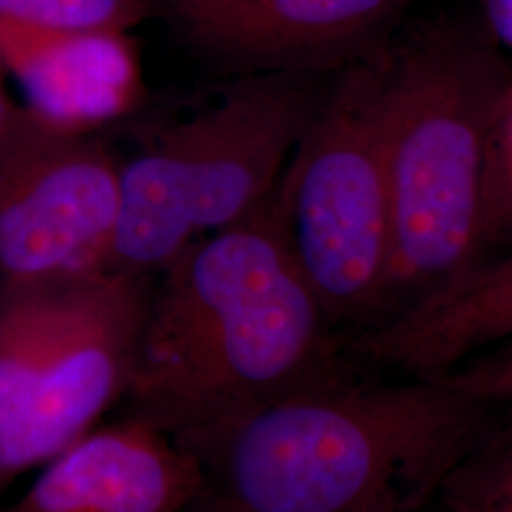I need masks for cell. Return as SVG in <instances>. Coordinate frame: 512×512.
Segmentation results:
<instances>
[{
	"instance_id": "cell-8",
	"label": "cell",
	"mask_w": 512,
	"mask_h": 512,
	"mask_svg": "<svg viewBox=\"0 0 512 512\" xmlns=\"http://www.w3.org/2000/svg\"><path fill=\"white\" fill-rule=\"evenodd\" d=\"M406 0H215L175 10L190 44L245 74H332L391 38Z\"/></svg>"
},
{
	"instance_id": "cell-4",
	"label": "cell",
	"mask_w": 512,
	"mask_h": 512,
	"mask_svg": "<svg viewBox=\"0 0 512 512\" xmlns=\"http://www.w3.org/2000/svg\"><path fill=\"white\" fill-rule=\"evenodd\" d=\"M150 298L105 270L0 277V494L126 399Z\"/></svg>"
},
{
	"instance_id": "cell-2",
	"label": "cell",
	"mask_w": 512,
	"mask_h": 512,
	"mask_svg": "<svg viewBox=\"0 0 512 512\" xmlns=\"http://www.w3.org/2000/svg\"><path fill=\"white\" fill-rule=\"evenodd\" d=\"M512 410L440 380L336 384L260 406L190 446L183 512H427Z\"/></svg>"
},
{
	"instance_id": "cell-7",
	"label": "cell",
	"mask_w": 512,
	"mask_h": 512,
	"mask_svg": "<svg viewBox=\"0 0 512 512\" xmlns=\"http://www.w3.org/2000/svg\"><path fill=\"white\" fill-rule=\"evenodd\" d=\"M120 167L90 131L57 126L25 107L0 154V277L42 281L101 270Z\"/></svg>"
},
{
	"instance_id": "cell-17",
	"label": "cell",
	"mask_w": 512,
	"mask_h": 512,
	"mask_svg": "<svg viewBox=\"0 0 512 512\" xmlns=\"http://www.w3.org/2000/svg\"><path fill=\"white\" fill-rule=\"evenodd\" d=\"M4 65H2V59H0V154L2 150L8 145V141L12 139L14 131L18 128L19 120L23 116V110L18 107L10 95L4 88Z\"/></svg>"
},
{
	"instance_id": "cell-15",
	"label": "cell",
	"mask_w": 512,
	"mask_h": 512,
	"mask_svg": "<svg viewBox=\"0 0 512 512\" xmlns=\"http://www.w3.org/2000/svg\"><path fill=\"white\" fill-rule=\"evenodd\" d=\"M433 380L452 385L480 401L512 410V340L476 355Z\"/></svg>"
},
{
	"instance_id": "cell-6",
	"label": "cell",
	"mask_w": 512,
	"mask_h": 512,
	"mask_svg": "<svg viewBox=\"0 0 512 512\" xmlns=\"http://www.w3.org/2000/svg\"><path fill=\"white\" fill-rule=\"evenodd\" d=\"M332 74H247L219 105L167 129L120 167L118 236L139 255L171 258L255 215Z\"/></svg>"
},
{
	"instance_id": "cell-16",
	"label": "cell",
	"mask_w": 512,
	"mask_h": 512,
	"mask_svg": "<svg viewBox=\"0 0 512 512\" xmlns=\"http://www.w3.org/2000/svg\"><path fill=\"white\" fill-rule=\"evenodd\" d=\"M482 27L495 44L512 54V0H480Z\"/></svg>"
},
{
	"instance_id": "cell-14",
	"label": "cell",
	"mask_w": 512,
	"mask_h": 512,
	"mask_svg": "<svg viewBox=\"0 0 512 512\" xmlns=\"http://www.w3.org/2000/svg\"><path fill=\"white\" fill-rule=\"evenodd\" d=\"M480 239L484 258L492 247L512 241V78L495 103L488 129Z\"/></svg>"
},
{
	"instance_id": "cell-11",
	"label": "cell",
	"mask_w": 512,
	"mask_h": 512,
	"mask_svg": "<svg viewBox=\"0 0 512 512\" xmlns=\"http://www.w3.org/2000/svg\"><path fill=\"white\" fill-rule=\"evenodd\" d=\"M0 59L27 95V109L63 128L92 133L143 95L128 33L50 31L0 18Z\"/></svg>"
},
{
	"instance_id": "cell-3",
	"label": "cell",
	"mask_w": 512,
	"mask_h": 512,
	"mask_svg": "<svg viewBox=\"0 0 512 512\" xmlns=\"http://www.w3.org/2000/svg\"><path fill=\"white\" fill-rule=\"evenodd\" d=\"M385 54L391 266L376 325L484 260L486 141L512 78L509 57L482 23L427 21L389 38Z\"/></svg>"
},
{
	"instance_id": "cell-19",
	"label": "cell",
	"mask_w": 512,
	"mask_h": 512,
	"mask_svg": "<svg viewBox=\"0 0 512 512\" xmlns=\"http://www.w3.org/2000/svg\"><path fill=\"white\" fill-rule=\"evenodd\" d=\"M427 512H429V511H427Z\"/></svg>"
},
{
	"instance_id": "cell-12",
	"label": "cell",
	"mask_w": 512,
	"mask_h": 512,
	"mask_svg": "<svg viewBox=\"0 0 512 512\" xmlns=\"http://www.w3.org/2000/svg\"><path fill=\"white\" fill-rule=\"evenodd\" d=\"M429 512H512V423L459 463Z\"/></svg>"
},
{
	"instance_id": "cell-13",
	"label": "cell",
	"mask_w": 512,
	"mask_h": 512,
	"mask_svg": "<svg viewBox=\"0 0 512 512\" xmlns=\"http://www.w3.org/2000/svg\"><path fill=\"white\" fill-rule=\"evenodd\" d=\"M148 8V0H0V18L50 31L128 33Z\"/></svg>"
},
{
	"instance_id": "cell-5",
	"label": "cell",
	"mask_w": 512,
	"mask_h": 512,
	"mask_svg": "<svg viewBox=\"0 0 512 512\" xmlns=\"http://www.w3.org/2000/svg\"><path fill=\"white\" fill-rule=\"evenodd\" d=\"M387 42L330 76L274 192L291 253L344 340L380 321L389 285Z\"/></svg>"
},
{
	"instance_id": "cell-18",
	"label": "cell",
	"mask_w": 512,
	"mask_h": 512,
	"mask_svg": "<svg viewBox=\"0 0 512 512\" xmlns=\"http://www.w3.org/2000/svg\"><path fill=\"white\" fill-rule=\"evenodd\" d=\"M207 2H215V0H175V10L190 8V6H200V4H207Z\"/></svg>"
},
{
	"instance_id": "cell-9",
	"label": "cell",
	"mask_w": 512,
	"mask_h": 512,
	"mask_svg": "<svg viewBox=\"0 0 512 512\" xmlns=\"http://www.w3.org/2000/svg\"><path fill=\"white\" fill-rule=\"evenodd\" d=\"M200 476L198 459L175 440L122 416L50 459L0 512H183Z\"/></svg>"
},
{
	"instance_id": "cell-10",
	"label": "cell",
	"mask_w": 512,
	"mask_h": 512,
	"mask_svg": "<svg viewBox=\"0 0 512 512\" xmlns=\"http://www.w3.org/2000/svg\"><path fill=\"white\" fill-rule=\"evenodd\" d=\"M512 340V255L484 258L416 304L346 340L349 361L433 380Z\"/></svg>"
},
{
	"instance_id": "cell-1",
	"label": "cell",
	"mask_w": 512,
	"mask_h": 512,
	"mask_svg": "<svg viewBox=\"0 0 512 512\" xmlns=\"http://www.w3.org/2000/svg\"><path fill=\"white\" fill-rule=\"evenodd\" d=\"M344 344L291 253L272 194L162 272L124 418L188 450L260 406L353 376Z\"/></svg>"
}]
</instances>
